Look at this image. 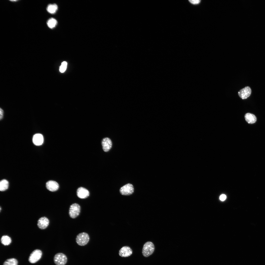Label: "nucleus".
Instances as JSON below:
<instances>
[{
	"mask_svg": "<svg viewBox=\"0 0 265 265\" xmlns=\"http://www.w3.org/2000/svg\"><path fill=\"white\" fill-rule=\"evenodd\" d=\"M43 136L40 133L35 134L33 136L32 141L34 144L36 146H40L42 145L43 142Z\"/></svg>",
	"mask_w": 265,
	"mask_h": 265,
	"instance_id": "nucleus-13",
	"label": "nucleus"
},
{
	"mask_svg": "<svg viewBox=\"0 0 265 265\" xmlns=\"http://www.w3.org/2000/svg\"><path fill=\"white\" fill-rule=\"evenodd\" d=\"M0 241L5 246L9 245L11 243L12 240L10 237L7 235H4L1 237Z\"/></svg>",
	"mask_w": 265,
	"mask_h": 265,
	"instance_id": "nucleus-17",
	"label": "nucleus"
},
{
	"mask_svg": "<svg viewBox=\"0 0 265 265\" xmlns=\"http://www.w3.org/2000/svg\"><path fill=\"white\" fill-rule=\"evenodd\" d=\"M80 211V207L78 204L74 203L70 206L69 214L70 217L72 218L77 217L79 215Z\"/></svg>",
	"mask_w": 265,
	"mask_h": 265,
	"instance_id": "nucleus-4",
	"label": "nucleus"
},
{
	"mask_svg": "<svg viewBox=\"0 0 265 265\" xmlns=\"http://www.w3.org/2000/svg\"><path fill=\"white\" fill-rule=\"evenodd\" d=\"M49 223L48 219L45 217H41L38 221L37 225L38 227L41 229H44L48 226Z\"/></svg>",
	"mask_w": 265,
	"mask_h": 265,
	"instance_id": "nucleus-11",
	"label": "nucleus"
},
{
	"mask_svg": "<svg viewBox=\"0 0 265 265\" xmlns=\"http://www.w3.org/2000/svg\"><path fill=\"white\" fill-rule=\"evenodd\" d=\"M251 90L249 86H246L239 90L238 92L239 97L242 99H246L251 95Z\"/></svg>",
	"mask_w": 265,
	"mask_h": 265,
	"instance_id": "nucleus-7",
	"label": "nucleus"
},
{
	"mask_svg": "<svg viewBox=\"0 0 265 265\" xmlns=\"http://www.w3.org/2000/svg\"><path fill=\"white\" fill-rule=\"evenodd\" d=\"M53 261L56 265H65L67 263V258L66 255L62 253H58L54 256Z\"/></svg>",
	"mask_w": 265,
	"mask_h": 265,
	"instance_id": "nucleus-3",
	"label": "nucleus"
},
{
	"mask_svg": "<svg viewBox=\"0 0 265 265\" xmlns=\"http://www.w3.org/2000/svg\"><path fill=\"white\" fill-rule=\"evenodd\" d=\"M134 190L133 186L129 183L121 187L119 191L122 195L128 196L132 194L133 193Z\"/></svg>",
	"mask_w": 265,
	"mask_h": 265,
	"instance_id": "nucleus-6",
	"label": "nucleus"
},
{
	"mask_svg": "<svg viewBox=\"0 0 265 265\" xmlns=\"http://www.w3.org/2000/svg\"><path fill=\"white\" fill-rule=\"evenodd\" d=\"M189 2L193 4H199L201 0H189Z\"/></svg>",
	"mask_w": 265,
	"mask_h": 265,
	"instance_id": "nucleus-21",
	"label": "nucleus"
},
{
	"mask_svg": "<svg viewBox=\"0 0 265 265\" xmlns=\"http://www.w3.org/2000/svg\"><path fill=\"white\" fill-rule=\"evenodd\" d=\"M57 24V20L53 18H51L47 21V24L49 27L53 28L55 27Z\"/></svg>",
	"mask_w": 265,
	"mask_h": 265,
	"instance_id": "nucleus-18",
	"label": "nucleus"
},
{
	"mask_svg": "<svg viewBox=\"0 0 265 265\" xmlns=\"http://www.w3.org/2000/svg\"><path fill=\"white\" fill-rule=\"evenodd\" d=\"M57 9V6L56 4H49L47 7V10L49 13L53 14L56 12Z\"/></svg>",
	"mask_w": 265,
	"mask_h": 265,
	"instance_id": "nucleus-15",
	"label": "nucleus"
},
{
	"mask_svg": "<svg viewBox=\"0 0 265 265\" xmlns=\"http://www.w3.org/2000/svg\"><path fill=\"white\" fill-rule=\"evenodd\" d=\"M77 193V196L81 199L87 198L89 196L90 194L88 190L82 187H80L78 188Z\"/></svg>",
	"mask_w": 265,
	"mask_h": 265,
	"instance_id": "nucleus-10",
	"label": "nucleus"
},
{
	"mask_svg": "<svg viewBox=\"0 0 265 265\" xmlns=\"http://www.w3.org/2000/svg\"><path fill=\"white\" fill-rule=\"evenodd\" d=\"M46 186L48 190L52 192L57 191L59 188L58 184L56 182L52 180L47 182L46 184Z\"/></svg>",
	"mask_w": 265,
	"mask_h": 265,
	"instance_id": "nucleus-12",
	"label": "nucleus"
},
{
	"mask_svg": "<svg viewBox=\"0 0 265 265\" xmlns=\"http://www.w3.org/2000/svg\"><path fill=\"white\" fill-rule=\"evenodd\" d=\"M67 65V63L65 61L62 63L59 69V71L63 73L65 71Z\"/></svg>",
	"mask_w": 265,
	"mask_h": 265,
	"instance_id": "nucleus-20",
	"label": "nucleus"
},
{
	"mask_svg": "<svg viewBox=\"0 0 265 265\" xmlns=\"http://www.w3.org/2000/svg\"><path fill=\"white\" fill-rule=\"evenodd\" d=\"M17 260L14 258L7 259L4 263L3 265H17Z\"/></svg>",
	"mask_w": 265,
	"mask_h": 265,
	"instance_id": "nucleus-19",
	"label": "nucleus"
},
{
	"mask_svg": "<svg viewBox=\"0 0 265 265\" xmlns=\"http://www.w3.org/2000/svg\"><path fill=\"white\" fill-rule=\"evenodd\" d=\"M102 148L103 150L105 152L108 151L111 148L112 146V142L109 138L106 137L103 139L101 143Z\"/></svg>",
	"mask_w": 265,
	"mask_h": 265,
	"instance_id": "nucleus-9",
	"label": "nucleus"
},
{
	"mask_svg": "<svg viewBox=\"0 0 265 265\" xmlns=\"http://www.w3.org/2000/svg\"><path fill=\"white\" fill-rule=\"evenodd\" d=\"M8 182L6 179H3L0 182V190L4 191L7 190L8 187Z\"/></svg>",
	"mask_w": 265,
	"mask_h": 265,
	"instance_id": "nucleus-16",
	"label": "nucleus"
},
{
	"mask_svg": "<svg viewBox=\"0 0 265 265\" xmlns=\"http://www.w3.org/2000/svg\"><path fill=\"white\" fill-rule=\"evenodd\" d=\"M89 239L88 234L85 232H82L79 233L77 236L76 242L79 245L83 246L87 244Z\"/></svg>",
	"mask_w": 265,
	"mask_h": 265,
	"instance_id": "nucleus-2",
	"label": "nucleus"
},
{
	"mask_svg": "<svg viewBox=\"0 0 265 265\" xmlns=\"http://www.w3.org/2000/svg\"><path fill=\"white\" fill-rule=\"evenodd\" d=\"M132 253V250L129 247L125 246L122 247L119 250V254L121 257H127L131 256Z\"/></svg>",
	"mask_w": 265,
	"mask_h": 265,
	"instance_id": "nucleus-8",
	"label": "nucleus"
},
{
	"mask_svg": "<svg viewBox=\"0 0 265 265\" xmlns=\"http://www.w3.org/2000/svg\"><path fill=\"white\" fill-rule=\"evenodd\" d=\"M226 198V196L224 194L221 195L220 197V199L222 201L225 200V199Z\"/></svg>",
	"mask_w": 265,
	"mask_h": 265,
	"instance_id": "nucleus-22",
	"label": "nucleus"
},
{
	"mask_svg": "<svg viewBox=\"0 0 265 265\" xmlns=\"http://www.w3.org/2000/svg\"><path fill=\"white\" fill-rule=\"evenodd\" d=\"M154 250L155 246L153 243L150 241H148L143 245L142 253L144 256L147 257L153 253Z\"/></svg>",
	"mask_w": 265,
	"mask_h": 265,
	"instance_id": "nucleus-1",
	"label": "nucleus"
},
{
	"mask_svg": "<svg viewBox=\"0 0 265 265\" xmlns=\"http://www.w3.org/2000/svg\"><path fill=\"white\" fill-rule=\"evenodd\" d=\"M42 254L40 250L36 249L31 253L28 258V261L31 263H34L38 261L41 258Z\"/></svg>",
	"mask_w": 265,
	"mask_h": 265,
	"instance_id": "nucleus-5",
	"label": "nucleus"
},
{
	"mask_svg": "<svg viewBox=\"0 0 265 265\" xmlns=\"http://www.w3.org/2000/svg\"><path fill=\"white\" fill-rule=\"evenodd\" d=\"M3 110L0 108V119L1 120L3 118Z\"/></svg>",
	"mask_w": 265,
	"mask_h": 265,
	"instance_id": "nucleus-23",
	"label": "nucleus"
},
{
	"mask_svg": "<svg viewBox=\"0 0 265 265\" xmlns=\"http://www.w3.org/2000/svg\"><path fill=\"white\" fill-rule=\"evenodd\" d=\"M245 118L246 121L249 124L254 123L257 120V118L255 116L250 113L246 114L245 115Z\"/></svg>",
	"mask_w": 265,
	"mask_h": 265,
	"instance_id": "nucleus-14",
	"label": "nucleus"
}]
</instances>
